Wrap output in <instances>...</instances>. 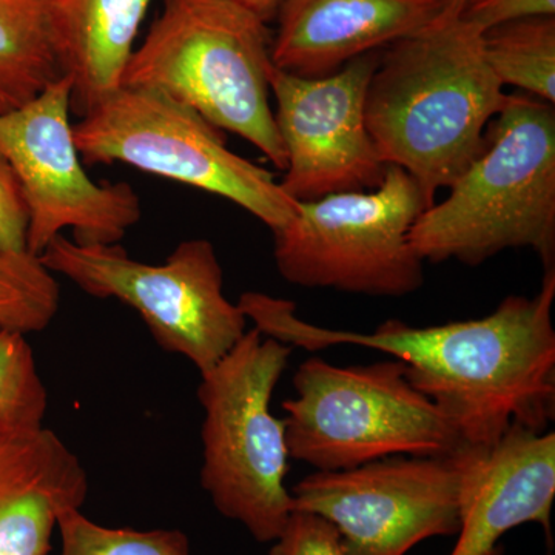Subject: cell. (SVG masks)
Here are the masks:
<instances>
[{
  "instance_id": "obj_1",
  "label": "cell",
  "mask_w": 555,
  "mask_h": 555,
  "mask_svg": "<svg viewBox=\"0 0 555 555\" xmlns=\"http://www.w3.org/2000/svg\"><path fill=\"white\" fill-rule=\"evenodd\" d=\"M555 269L534 297L509 295L491 315L441 326L387 320L374 332L332 331L297 317L287 299L247 292L238 306L266 337L317 352L360 346L403 361L409 383L429 398L460 443L491 447L514 426L550 430L555 414Z\"/></svg>"
},
{
  "instance_id": "obj_2",
  "label": "cell",
  "mask_w": 555,
  "mask_h": 555,
  "mask_svg": "<svg viewBox=\"0 0 555 555\" xmlns=\"http://www.w3.org/2000/svg\"><path fill=\"white\" fill-rule=\"evenodd\" d=\"M386 49L367 87V130L429 208L483 153L509 94L486 61L483 33L460 16L443 13Z\"/></svg>"
},
{
  "instance_id": "obj_3",
  "label": "cell",
  "mask_w": 555,
  "mask_h": 555,
  "mask_svg": "<svg viewBox=\"0 0 555 555\" xmlns=\"http://www.w3.org/2000/svg\"><path fill=\"white\" fill-rule=\"evenodd\" d=\"M449 190L409 232L423 261L478 266L507 248H531L554 268V105L509 94L489 122L483 153Z\"/></svg>"
},
{
  "instance_id": "obj_4",
  "label": "cell",
  "mask_w": 555,
  "mask_h": 555,
  "mask_svg": "<svg viewBox=\"0 0 555 555\" xmlns=\"http://www.w3.org/2000/svg\"><path fill=\"white\" fill-rule=\"evenodd\" d=\"M268 22L232 0H164L131 53L122 86L167 94L219 130L246 139L276 167L286 150L270 105Z\"/></svg>"
},
{
  "instance_id": "obj_5",
  "label": "cell",
  "mask_w": 555,
  "mask_h": 555,
  "mask_svg": "<svg viewBox=\"0 0 555 555\" xmlns=\"http://www.w3.org/2000/svg\"><path fill=\"white\" fill-rule=\"evenodd\" d=\"M294 347L246 331L228 356L201 374V486L222 517L259 543L286 528L294 502L286 486V423L270 411Z\"/></svg>"
},
{
  "instance_id": "obj_6",
  "label": "cell",
  "mask_w": 555,
  "mask_h": 555,
  "mask_svg": "<svg viewBox=\"0 0 555 555\" xmlns=\"http://www.w3.org/2000/svg\"><path fill=\"white\" fill-rule=\"evenodd\" d=\"M283 403L288 455L318 473L396 455L451 454L459 437L440 409L409 383L403 361L334 366L309 358Z\"/></svg>"
},
{
  "instance_id": "obj_7",
  "label": "cell",
  "mask_w": 555,
  "mask_h": 555,
  "mask_svg": "<svg viewBox=\"0 0 555 555\" xmlns=\"http://www.w3.org/2000/svg\"><path fill=\"white\" fill-rule=\"evenodd\" d=\"M86 164L124 163L232 201L270 230L297 215L298 201L273 173L236 155L222 130L195 109L144 87L120 86L73 124Z\"/></svg>"
},
{
  "instance_id": "obj_8",
  "label": "cell",
  "mask_w": 555,
  "mask_h": 555,
  "mask_svg": "<svg viewBox=\"0 0 555 555\" xmlns=\"http://www.w3.org/2000/svg\"><path fill=\"white\" fill-rule=\"evenodd\" d=\"M423 210L422 190L397 166L369 192L298 201L294 219L273 232L278 272L299 287L406 297L425 284V261L409 243Z\"/></svg>"
},
{
  "instance_id": "obj_9",
  "label": "cell",
  "mask_w": 555,
  "mask_h": 555,
  "mask_svg": "<svg viewBox=\"0 0 555 555\" xmlns=\"http://www.w3.org/2000/svg\"><path fill=\"white\" fill-rule=\"evenodd\" d=\"M39 258L53 275L67 278L90 297L129 306L160 349L188 358L199 374L246 334L247 317L224 295L221 262L210 241H184L164 264H145L119 244L83 246L60 235Z\"/></svg>"
},
{
  "instance_id": "obj_10",
  "label": "cell",
  "mask_w": 555,
  "mask_h": 555,
  "mask_svg": "<svg viewBox=\"0 0 555 555\" xmlns=\"http://www.w3.org/2000/svg\"><path fill=\"white\" fill-rule=\"evenodd\" d=\"M72 113V79L62 76L35 100L0 113V153L20 179L28 207V254L73 232L83 246L119 244L142 218L127 182H94L83 169Z\"/></svg>"
},
{
  "instance_id": "obj_11",
  "label": "cell",
  "mask_w": 555,
  "mask_h": 555,
  "mask_svg": "<svg viewBox=\"0 0 555 555\" xmlns=\"http://www.w3.org/2000/svg\"><path fill=\"white\" fill-rule=\"evenodd\" d=\"M294 511L337 529L347 555H406L460 529V469L454 451L396 455L353 469L315 473L292 488Z\"/></svg>"
},
{
  "instance_id": "obj_12",
  "label": "cell",
  "mask_w": 555,
  "mask_h": 555,
  "mask_svg": "<svg viewBox=\"0 0 555 555\" xmlns=\"http://www.w3.org/2000/svg\"><path fill=\"white\" fill-rule=\"evenodd\" d=\"M377 53L350 61L334 75L299 78L273 67L278 133L287 167L280 188L295 201L369 192L385 179L387 164L369 133L364 104Z\"/></svg>"
},
{
  "instance_id": "obj_13",
  "label": "cell",
  "mask_w": 555,
  "mask_h": 555,
  "mask_svg": "<svg viewBox=\"0 0 555 555\" xmlns=\"http://www.w3.org/2000/svg\"><path fill=\"white\" fill-rule=\"evenodd\" d=\"M460 469V529L449 555H500V539L537 524L551 540L555 434L514 426L491 447L454 449Z\"/></svg>"
},
{
  "instance_id": "obj_14",
  "label": "cell",
  "mask_w": 555,
  "mask_h": 555,
  "mask_svg": "<svg viewBox=\"0 0 555 555\" xmlns=\"http://www.w3.org/2000/svg\"><path fill=\"white\" fill-rule=\"evenodd\" d=\"M443 11V0H284L272 62L299 78H324L423 30Z\"/></svg>"
},
{
  "instance_id": "obj_15",
  "label": "cell",
  "mask_w": 555,
  "mask_h": 555,
  "mask_svg": "<svg viewBox=\"0 0 555 555\" xmlns=\"http://www.w3.org/2000/svg\"><path fill=\"white\" fill-rule=\"evenodd\" d=\"M89 492L86 466L57 434L0 423V555H50L61 518Z\"/></svg>"
},
{
  "instance_id": "obj_16",
  "label": "cell",
  "mask_w": 555,
  "mask_h": 555,
  "mask_svg": "<svg viewBox=\"0 0 555 555\" xmlns=\"http://www.w3.org/2000/svg\"><path fill=\"white\" fill-rule=\"evenodd\" d=\"M150 2L49 0L62 72L72 79V109L79 116L122 86Z\"/></svg>"
},
{
  "instance_id": "obj_17",
  "label": "cell",
  "mask_w": 555,
  "mask_h": 555,
  "mask_svg": "<svg viewBox=\"0 0 555 555\" xmlns=\"http://www.w3.org/2000/svg\"><path fill=\"white\" fill-rule=\"evenodd\" d=\"M62 76L49 0H0V113L35 100Z\"/></svg>"
},
{
  "instance_id": "obj_18",
  "label": "cell",
  "mask_w": 555,
  "mask_h": 555,
  "mask_svg": "<svg viewBox=\"0 0 555 555\" xmlns=\"http://www.w3.org/2000/svg\"><path fill=\"white\" fill-rule=\"evenodd\" d=\"M486 61L502 86L555 102V16L529 17L483 33Z\"/></svg>"
},
{
  "instance_id": "obj_19",
  "label": "cell",
  "mask_w": 555,
  "mask_h": 555,
  "mask_svg": "<svg viewBox=\"0 0 555 555\" xmlns=\"http://www.w3.org/2000/svg\"><path fill=\"white\" fill-rule=\"evenodd\" d=\"M60 302V284L39 257L0 254V326L38 334L53 323Z\"/></svg>"
},
{
  "instance_id": "obj_20",
  "label": "cell",
  "mask_w": 555,
  "mask_h": 555,
  "mask_svg": "<svg viewBox=\"0 0 555 555\" xmlns=\"http://www.w3.org/2000/svg\"><path fill=\"white\" fill-rule=\"evenodd\" d=\"M57 532L60 555H192L189 537L179 529L112 528L80 509L65 514Z\"/></svg>"
},
{
  "instance_id": "obj_21",
  "label": "cell",
  "mask_w": 555,
  "mask_h": 555,
  "mask_svg": "<svg viewBox=\"0 0 555 555\" xmlns=\"http://www.w3.org/2000/svg\"><path fill=\"white\" fill-rule=\"evenodd\" d=\"M49 393L27 335L0 326V423L43 426Z\"/></svg>"
},
{
  "instance_id": "obj_22",
  "label": "cell",
  "mask_w": 555,
  "mask_h": 555,
  "mask_svg": "<svg viewBox=\"0 0 555 555\" xmlns=\"http://www.w3.org/2000/svg\"><path fill=\"white\" fill-rule=\"evenodd\" d=\"M269 555H347L337 529L324 518L294 511Z\"/></svg>"
},
{
  "instance_id": "obj_23",
  "label": "cell",
  "mask_w": 555,
  "mask_h": 555,
  "mask_svg": "<svg viewBox=\"0 0 555 555\" xmlns=\"http://www.w3.org/2000/svg\"><path fill=\"white\" fill-rule=\"evenodd\" d=\"M28 207L20 179L0 153V254H27Z\"/></svg>"
},
{
  "instance_id": "obj_24",
  "label": "cell",
  "mask_w": 555,
  "mask_h": 555,
  "mask_svg": "<svg viewBox=\"0 0 555 555\" xmlns=\"http://www.w3.org/2000/svg\"><path fill=\"white\" fill-rule=\"evenodd\" d=\"M555 16V0H467L460 17L481 33L529 17Z\"/></svg>"
},
{
  "instance_id": "obj_25",
  "label": "cell",
  "mask_w": 555,
  "mask_h": 555,
  "mask_svg": "<svg viewBox=\"0 0 555 555\" xmlns=\"http://www.w3.org/2000/svg\"><path fill=\"white\" fill-rule=\"evenodd\" d=\"M244 9L254 11L266 22L276 16L278 10L283 5L284 0H232Z\"/></svg>"
},
{
  "instance_id": "obj_26",
  "label": "cell",
  "mask_w": 555,
  "mask_h": 555,
  "mask_svg": "<svg viewBox=\"0 0 555 555\" xmlns=\"http://www.w3.org/2000/svg\"><path fill=\"white\" fill-rule=\"evenodd\" d=\"M467 0H444V14L448 16H460Z\"/></svg>"
},
{
  "instance_id": "obj_27",
  "label": "cell",
  "mask_w": 555,
  "mask_h": 555,
  "mask_svg": "<svg viewBox=\"0 0 555 555\" xmlns=\"http://www.w3.org/2000/svg\"><path fill=\"white\" fill-rule=\"evenodd\" d=\"M443 2H444V0H443Z\"/></svg>"
}]
</instances>
